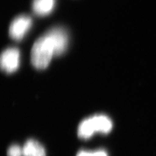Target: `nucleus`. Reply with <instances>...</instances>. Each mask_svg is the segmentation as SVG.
I'll use <instances>...</instances> for the list:
<instances>
[{"label":"nucleus","mask_w":156,"mask_h":156,"mask_svg":"<svg viewBox=\"0 0 156 156\" xmlns=\"http://www.w3.org/2000/svg\"><path fill=\"white\" fill-rule=\"evenodd\" d=\"M32 25V19L27 15H20L16 17L11 23L9 35L16 41H20L25 36Z\"/></svg>","instance_id":"nucleus-3"},{"label":"nucleus","mask_w":156,"mask_h":156,"mask_svg":"<svg viewBox=\"0 0 156 156\" xmlns=\"http://www.w3.org/2000/svg\"><path fill=\"white\" fill-rule=\"evenodd\" d=\"M7 156H23V148L17 144L12 145L7 150Z\"/></svg>","instance_id":"nucleus-8"},{"label":"nucleus","mask_w":156,"mask_h":156,"mask_svg":"<svg viewBox=\"0 0 156 156\" xmlns=\"http://www.w3.org/2000/svg\"><path fill=\"white\" fill-rule=\"evenodd\" d=\"M1 68L7 73L15 72L20 65V51L15 48H8L1 55Z\"/></svg>","instance_id":"nucleus-4"},{"label":"nucleus","mask_w":156,"mask_h":156,"mask_svg":"<svg viewBox=\"0 0 156 156\" xmlns=\"http://www.w3.org/2000/svg\"><path fill=\"white\" fill-rule=\"evenodd\" d=\"M22 148L23 156H46L44 148L35 140H27Z\"/></svg>","instance_id":"nucleus-5"},{"label":"nucleus","mask_w":156,"mask_h":156,"mask_svg":"<svg viewBox=\"0 0 156 156\" xmlns=\"http://www.w3.org/2000/svg\"><path fill=\"white\" fill-rule=\"evenodd\" d=\"M113 128L111 119L105 115H96L83 120L78 127L77 135L80 138L88 139L95 133L107 134Z\"/></svg>","instance_id":"nucleus-2"},{"label":"nucleus","mask_w":156,"mask_h":156,"mask_svg":"<svg viewBox=\"0 0 156 156\" xmlns=\"http://www.w3.org/2000/svg\"><path fill=\"white\" fill-rule=\"evenodd\" d=\"M76 156H108L107 153L105 150H99L94 151V152H89L86 150H81L77 153Z\"/></svg>","instance_id":"nucleus-7"},{"label":"nucleus","mask_w":156,"mask_h":156,"mask_svg":"<svg viewBox=\"0 0 156 156\" xmlns=\"http://www.w3.org/2000/svg\"><path fill=\"white\" fill-rule=\"evenodd\" d=\"M55 0H34L33 10L38 16H46L50 14L55 6Z\"/></svg>","instance_id":"nucleus-6"},{"label":"nucleus","mask_w":156,"mask_h":156,"mask_svg":"<svg viewBox=\"0 0 156 156\" xmlns=\"http://www.w3.org/2000/svg\"><path fill=\"white\" fill-rule=\"evenodd\" d=\"M53 55H57V47L53 37L48 32L33 44L31 50V62L38 69L46 68Z\"/></svg>","instance_id":"nucleus-1"}]
</instances>
